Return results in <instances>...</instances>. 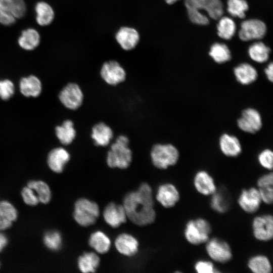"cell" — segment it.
Here are the masks:
<instances>
[{
	"label": "cell",
	"mask_w": 273,
	"mask_h": 273,
	"mask_svg": "<svg viewBox=\"0 0 273 273\" xmlns=\"http://www.w3.org/2000/svg\"><path fill=\"white\" fill-rule=\"evenodd\" d=\"M190 20L199 25L209 23L208 17L201 12L204 10L211 19L218 20L223 14V7L220 0H184Z\"/></svg>",
	"instance_id": "6da1fadb"
},
{
	"label": "cell",
	"mask_w": 273,
	"mask_h": 273,
	"mask_svg": "<svg viewBox=\"0 0 273 273\" xmlns=\"http://www.w3.org/2000/svg\"><path fill=\"white\" fill-rule=\"evenodd\" d=\"M122 205L127 217L135 224L145 226L155 221L156 212L153 207L144 203L136 191L129 192L125 196Z\"/></svg>",
	"instance_id": "7a4b0ae2"
},
{
	"label": "cell",
	"mask_w": 273,
	"mask_h": 273,
	"mask_svg": "<svg viewBox=\"0 0 273 273\" xmlns=\"http://www.w3.org/2000/svg\"><path fill=\"white\" fill-rule=\"evenodd\" d=\"M129 141L127 136L120 135L116 139L108 151L106 162L110 168L126 169L132 160V152L128 148Z\"/></svg>",
	"instance_id": "3957f363"
},
{
	"label": "cell",
	"mask_w": 273,
	"mask_h": 273,
	"mask_svg": "<svg viewBox=\"0 0 273 273\" xmlns=\"http://www.w3.org/2000/svg\"><path fill=\"white\" fill-rule=\"evenodd\" d=\"M150 156L155 167L165 169L177 163L179 154L177 148L171 144H157L152 147Z\"/></svg>",
	"instance_id": "277c9868"
},
{
	"label": "cell",
	"mask_w": 273,
	"mask_h": 273,
	"mask_svg": "<svg viewBox=\"0 0 273 273\" xmlns=\"http://www.w3.org/2000/svg\"><path fill=\"white\" fill-rule=\"evenodd\" d=\"M100 215L98 204L86 198H80L74 204L73 217L76 222L84 227L94 224Z\"/></svg>",
	"instance_id": "5b68a950"
},
{
	"label": "cell",
	"mask_w": 273,
	"mask_h": 273,
	"mask_svg": "<svg viewBox=\"0 0 273 273\" xmlns=\"http://www.w3.org/2000/svg\"><path fill=\"white\" fill-rule=\"evenodd\" d=\"M208 221L199 218L191 220L186 225L184 234L187 240L193 245H199L207 242L211 233Z\"/></svg>",
	"instance_id": "8992f818"
},
{
	"label": "cell",
	"mask_w": 273,
	"mask_h": 273,
	"mask_svg": "<svg viewBox=\"0 0 273 273\" xmlns=\"http://www.w3.org/2000/svg\"><path fill=\"white\" fill-rule=\"evenodd\" d=\"M266 26L262 21L252 19L242 22L238 35L244 41L262 39L266 32Z\"/></svg>",
	"instance_id": "52a82bcc"
},
{
	"label": "cell",
	"mask_w": 273,
	"mask_h": 273,
	"mask_svg": "<svg viewBox=\"0 0 273 273\" xmlns=\"http://www.w3.org/2000/svg\"><path fill=\"white\" fill-rule=\"evenodd\" d=\"M61 103L67 108L75 110L82 104L83 94L79 86L75 83H69L59 94Z\"/></svg>",
	"instance_id": "ba28073f"
},
{
	"label": "cell",
	"mask_w": 273,
	"mask_h": 273,
	"mask_svg": "<svg viewBox=\"0 0 273 273\" xmlns=\"http://www.w3.org/2000/svg\"><path fill=\"white\" fill-rule=\"evenodd\" d=\"M237 125L242 131L254 133L259 130L262 127L261 115L254 108H246L242 111L241 116L237 120Z\"/></svg>",
	"instance_id": "9c48e42d"
},
{
	"label": "cell",
	"mask_w": 273,
	"mask_h": 273,
	"mask_svg": "<svg viewBox=\"0 0 273 273\" xmlns=\"http://www.w3.org/2000/svg\"><path fill=\"white\" fill-rule=\"evenodd\" d=\"M100 75L108 84L116 85L126 79V72L120 64L114 60L105 62L101 69Z\"/></svg>",
	"instance_id": "30bf717a"
},
{
	"label": "cell",
	"mask_w": 273,
	"mask_h": 273,
	"mask_svg": "<svg viewBox=\"0 0 273 273\" xmlns=\"http://www.w3.org/2000/svg\"><path fill=\"white\" fill-rule=\"evenodd\" d=\"M206 250L211 259L219 263H225L232 258V251L229 245L225 241L217 238L207 241Z\"/></svg>",
	"instance_id": "8fae6325"
},
{
	"label": "cell",
	"mask_w": 273,
	"mask_h": 273,
	"mask_svg": "<svg viewBox=\"0 0 273 273\" xmlns=\"http://www.w3.org/2000/svg\"><path fill=\"white\" fill-rule=\"evenodd\" d=\"M253 233L255 238L262 241H268L273 237V218L265 214L254 218L252 222Z\"/></svg>",
	"instance_id": "7c38bea8"
},
{
	"label": "cell",
	"mask_w": 273,
	"mask_h": 273,
	"mask_svg": "<svg viewBox=\"0 0 273 273\" xmlns=\"http://www.w3.org/2000/svg\"><path fill=\"white\" fill-rule=\"evenodd\" d=\"M261 201L258 189L255 188L244 189L238 199L240 207L248 213H253L257 211Z\"/></svg>",
	"instance_id": "4fadbf2b"
},
{
	"label": "cell",
	"mask_w": 273,
	"mask_h": 273,
	"mask_svg": "<svg viewBox=\"0 0 273 273\" xmlns=\"http://www.w3.org/2000/svg\"><path fill=\"white\" fill-rule=\"evenodd\" d=\"M103 217L111 227L117 228L126 222L127 217L123 205L111 202L105 208Z\"/></svg>",
	"instance_id": "5bb4252c"
},
{
	"label": "cell",
	"mask_w": 273,
	"mask_h": 273,
	"mask_svg": "<svg viewBox=\"0 0 273 273\" xmlns=\"http://www.w3.org/2000/svg\"><path fill=\"white\" fill-rule=\"evenodd\" d=\"M70 159L69 152L62 147H57L50 151L47 157V164L54 172L60 173L63 171L65 165Z\"/></svg>",
	"instance_id": "9a60e30c"
},
{
	"label": "cell",
	"mask_w": 273,
	"mask_h": 273,
	"mask_svg": "<svg viewBox=\"0 0 273 273\" xmlns=\"http://www.w3.org/2000/svg\"><path fill=\"white\" fill-rule=\"evenodd\" d=\"M157 200L164 207H173L179 199V194L176 188L171 184L160 185L156 194Z\"/></svg>",
	"instance_id": "2e32d148"
},
{
	"label": "cell",
	"mask_w": 273,
	"mask_h": 273,
	"mask_svg": "<svg viewBox=\"0 0 273 273\" xmlns=\"http://www.w3.org/2000/svg\"><path fill=\"white\" fill-rule=\"evenodd\" d=\"M115 38L122 49L125 51H130L138 44L140 34L133 28L122 27L116 33Z\"/></svg>",
	"instance_id": "e0dca14e"
},
{
	"label": "cell",
	"mask_w": 273,
	"mask_h": 273,
	"mask_svg": "<svg viewBox=\"0 0 273 273\" xmlns=\"http://www.w3.org/2000/svg\"><path fill=\"white\" fill-rule=\"evenodd\" d=\"M139 244L136 239L130 234L122 233L115 240L116 249L120 254L126 256L135 255L139 249Z\"/></svg>",
	"instance_id": "ac0fdd59"
},
{
	"label": "cell",
	"mask_w": 273,
	"mask_h": 273,
	"mask_svg": "<svg viewBox=\"0 0 273 273\" xmlns=\"http://www.w3.org/2000/svg\"><path fill=\"white\" fill-rule=\"evenodd\" d=\"M18 216L16 208L6 200L0 201V231L9 229Z\"/></svg>",
	"instance_id": "d6986e66"
},
{
	"label": "cell",
	"mask_w": 273,
	"mask_h": 273,
	"mask_svg": "<svg viewBox=\"0 0 273 273\" xmlns=\"http://www.w3.org/2000/svg\"><path fill=\"white\" fill-rule=\"evenodd\" d=\"M21 93L26 97H38L42 91V84L40 79L36 76L30 75L22 77L19 82Z\"/></svg>",
	"instance_id": "ffe728a7"
},
{
	"label": "cell",
	"mask_w": 273,
	"mask_h": 273,
	"mask_svg": "<svg viewBox=\"0 0 273 273\" xmlns=\"http://www.w3.org/2000/svg\"><path fill=\"white\" fill-rule=\"evenodd\" d=\"M222 153L228 157H237L242 152V147L239 139L235 136L227 133L222 134L219 140Z\"/></svg>",
	"instance_id": "44dd1931"
},
{
	"label": "cell",
	"mask_w": 273,
	"mask_h": 273,
	"mask_svg": "<svg viewBox=\"0 0 273 273\" xmlns=\"http://www.w3.org/2000/svg\"><path fill=\"white\" fill-rule=\"evenodd\" d=\"M91 136L96 146L105 147L108 145L112 139L113 132L110 126L100 122L92 127Z\"/></svg>",
	"instance_id": "7402d4cb"
},
{
	"label": "cell",
	"mask_w": 273,
	"mask_h": 273,
	"mask_svg": "<svg viewBox=\"0 0 273 273\" xmlns=\"http://www.w3.org/2000/svg\"><path fill=\"white\" fill-rule=\"evenodd\" d=\"M194 184L197 191L202 195H212L216 191L213 178L205 171H200L196 174Z\"/></svg>",
	"instance_id": "603a6c76"
},
{
	"label": "cell",
	"mask_w": 273,
	"mask_h": 273,
	"mask_svg": "<svg viewBox=\"0 0 273 273\" xmlns=\"http://www.w3.org/2000/svg\"><path fill=\"white\" fill-rule=\"evenodd\" d=\"M234 73L237 80L243 85H248L253 82L258 76L255 68L247 63H242L236 66L234 69Z\"/></svg>",
	"instance_id": "cb8c5ba5"
},
{
	"label": "cell",
	"mask_w": 273,
	"mask_h": 273,
	"mask_svg": "<svg viewBox=\"0 0 273 273\" xmlns=\"http://www.w3.org/2000/svg\"><path fill=\"white\" fill-rule=\"evenodd\" d=\"M40 36L38 32L33 28L23 30L18 39L19 46L26 51H32L40 43Z\"/></svg>",
	"instance_id": "d4e9b609"
},
{
	"label": "cell",
	"mask_w": 273,
	"mask_h": 273,
	"mask_svg": "<svg viewBox=\"0 0 273 273\" xmlns=\"http://www.w3.org/2000/svg\"><path fill=\"white\" fill-rule=\"evenodd\" d=\"M56 136L64 145H68L72 143L76 136V130L72 120H64L61 125L55 127Z\"/></svg>",
	"instance_id": "484cf974"
},
{
	"label": "cell",
	"mask_w": 273,
	"mask_h": 273,
	"mask_svg": "<svg viewBox=\"0 0 273 273\" xmlns=\"http://www.w3.org/2000/svg\"><path fill=\"white\" fill-rule=\"evenodd\" d=\"M100 262L99 256L95 253L87 252L80 255L77 260V266L83 273L95 272Z\"/></svg>",
	"instance_id": "4316f807"
},
{
	"label": "cell",
	"mask_w": 273,
	"mask_h": 273,
	"mask_svg": "<svg viewBox=\"0 0 273 273\" xmlns=\"http://www.w3.org/2000/svg\"><path fill=\"white\" fill-rule=\"evenodd\" d=\"M36 21L41 26L50 25L55 17L53 8L48 3L41 1L37 2L35 6Z\"/></svg>",
	"instance_id": "83f0119b"
},
{
	"label": "cell",
	"mask_w": 273,
	"mask_h": 273,
	"mask_svg": "<svg viewBox=\"0 0 273 273\" xmlns=\"http://www.w3.org/2000/svg\"><path fill=\"white\" fill-rule=\"evenodd\" d=\"M89 245L98 253L105 254L111 247V241L104 232L98 231L93 233L88 239Z\"/></svg>",
	"instance_id": "f1b7e54d"
},
{
	"label": "cell",
	"mask_w": 273,
	"mask_h": 273,
	"mask_svg": "<svg viewBox=\"0 0 273 273\" xmlns=\"http://www.w3.org/2000/svg\"><path fill=\"white\" fill-rule=\"evenodd\" d=\"M27 186L32 189L36 194L39 202L48 204L52 198V192L47 183L41 180H30Z\"/></svg>",
	"instance_id": "f546056e"
},
{
	"label": "cell",
	"mask_w": 273,
	"mask_h": 273,
	"mask_svg": "<svg viewBox=\"0 0 273 273\" xmlns=\"http://www.w3.org/2000/svg\"><path fill=\"white\" fill-rule=\"evenodd\" d=\"M270 51L268 47L259 41L252 44L249 47L248 54L254 61L262 63L268 60Z\"/></svg>",
	"instance_id": "4dcf8cb0"
},
{
	"label": "cell",
	"mask_w": 273,
	"mask_h": 273,
	"mask_svg": "<svg viewBox=\"0 0 273 273\" xmlns=\"http://www.w3.org/2000/svg\"><path fill=\"white\" fill-rule=\"evenodd\" d=\"M217 30L219 37L225 40L231 39L236 33V24L231 18L222 16L219 19Z\"/></svg>",
	"instance_id": "1f68e13d"
},
{
	"label": "cell",
	"mask_w": 273,
	"mask_h": 273,
	"mask_svg": "<svg viewBox=\"0 0 273 273\" xmlns=\"http://www.w3.org/2000/svg\"><path fill=\"white\" fill-rule=\"evenodd\" d=\"M248 266L249 269L255 273H270L272 270L269 260L262 255H257L251 257L248 261Z\"/></svg>",
	"instance_id": "d6a6232c"
},
{
	"label": "cell",
	"mask_w": 273,
	"mask_h": 273,
	"mask_svg": "<svg viewBox=\"0 0 273 273\" xmlns=\"http://www.w3.org/2000/svg\"><path fill=\"white\" fill-rule=\"evenodd\" d=\"M209 55L216 63L218 64L225 63L231 59L230 50L224 43L213 44L210 47Z\"/></svg>",
	"instance_id": "836d02e7"
},
{
	"label": "cell",
	"mask_w": 273,
	"mask_h": 273,
	"mask_svg": "<svg viewBox=\"0 0 273 273\" xmlns=\"http://www.w3.org/2000/svg\"><path fill=\"white\" fill-rule=\"evenodd\" d=\"M0 3L16 18L24 17L26 5L23 0H0Z\"/></svg>",
	"instance_id": "e575fe53"
},
{
	"label": "cell",
	"mask_w": 273,
	"mask_h": 273,
	"mask_svg": "<svg viewBox=\"0 0 273 273\" xmlns=\"http://www.w3.org/2000/svg\"><path fill=\"white\" fill-rule=\"evenodd\" d=\"M249 6L245 0H228L227 11L233 17L243 19L246 16V12Z\"/></svg>",
	"instance_id": "d590c367"
},
{
	"label": "cell",
	"mask_w": 273,
	"mask_h": 273,
	"mask_svg": "<svg viewBox=\"0 0 273 273\" xmlns=\"http://www.w3.org/2000/svg\"><path fill=\"white\" fill-rule=\"evenodd\" d=\"M43 242L48 249L57 251L62 246V237L59 232L55 230L50 231L44 234Z\"/></svg>",
	"instance_id": "8d00e7d4"
},
{
	"label": "cell",
	"mask_w": 273,
	"mask_h": 273,
	"mask_svg": "<svg viewBox=\"0 0 273 273\" xmlns=\"http://www.w3.org/2000/svg\"><path fill=\"white\" fill-rule=\"evenodd\" d=\"M136 192L139 198L143 202L148 206L153 207L154 200L152 190L149 184L143 183Z\"/></svg>",
	"instance_id": "74e56055"
},
{
	"label": "cell",
	"mask_w": 273,
	"mask_h": 273,
	"mask_svg": "<svg viewBox=\"0 0 273 273\" xmlns=\"http://www.w3.org/2000/svg\"><path fill=\"white\" fill-rule=\"evenodd\" d=\"M15 93L13 82L8 79L0 80V98L7 101L11 98Z\"/></svg>",
	"instance_id": "f35d334b"
},
{
	"label": "cell",
	"mask_w": 273,
	"mask_h": 273,
	"mask_svg": "<svg viewBox=\"0 0 273 273\" xmlns=\"http://www.w3.org/2000/svg\"><path fill=\"white\" fill-rule=\"evenodd\" d=\"M21 195L24 202L29 206H34L39 203L35 191L27 186L22 188Z\"/></svg>",
	"instance_id": "ab89813d"
},
{
	"label": "cell",
	"mask_w": 273,
	"mask_h": 273,
	"mask_svg": "<svg viewBox=\"0 0 273 273\" xmlns=\"http://www.w3.org/2000/svg\"><path fill=\"white\" fill-rule=\"evenodd\" d=\"M212 195L211 201L212 208L219 213L225 212L228 209V203L224 197L221 194L215 192Z\"/></svg>",
	"instance_id": "60d3db41"
},
{
	"label": "cell",
	"mask_w": 273,
	"mask_h": 273,
	"mask_svg": "<svg viewBox=\"0 0 273 273\" xmlns=\"http://www.w3.org/2000/svg\"><path fill=\"white\" fill-rule=\"evenodd\" d=\"M258 160L263 167L268 170L272 169L273 160V153L272 151L269 149L263 150L258 155Z\"/></svg>",
	"instance_id": "b9f144b4"
},
{
	"label": "cell",
	"mask_w": 273,
	"mask_h": 273,
	"mask_svg": "<svg viewBox=\"0 0 273 273\" xmlns=\"http://www.w3.org/2000/svg\"><path fill=\"white\" fill-rule=\"evenodd\" d=\"M16 18L0 3V23L6 26L14 24Z\"/></svg>",
	"instance_id": "7bdbcfd3"
},
{
	"label": "cell",
	"mask_w": 273,
	"mask_h": 273,
	"mask_svg": "<svg viewBox=\"0 0 273 273\" xmlns=\"http://www.w3.org/2000/svg\"><path fill=\"white\" fill-rule=\"evenodd\" d=\"M195 269L199 273H212L217 272L212 262L205 260L197 261Z\"/></svg>",
	"instance_id": "ee69618b"
},
{
	"label": "cell",
	"mask_w": 273,
	"mask_h": 273,
	"mask_svg": "<svg viewBox=\"0 0 273 273\" xmlns=\"http://www.w3.org/2000/svg\"><path fill=\"white\" fill-rule=\"evenodd\" d=\"M258 191L262 201L267 204H272L273 200L272 187L260 188Z\"/></svg>",
	"instance_id": "f6af8a7d"
},
{
	"label": "cell",
	"mask_w": 273,
	"mask_h": 273,
	"mask_svg": "<svg viewBox=\"0 0 273 273\" xmlns=\"http://www.w3.org/2000/svg\"><path fill=\"white\" fill-rule=\"evenodd\" d=\"M257 185L260 188L272 187L273 175L272 172L264 174L257 180Z\"/></svg>",
	"instance_id": "bcb514c9"
},
{
	"label": "cell",
	"mask_w": 273,
	"mask_h": 273,
	"mask_svg": "<svg viewBox=\"0 0 273 273\" xmlns=\"http://www.w3.org/2000/svg\"><path fill=\"white\" fill-rule=\"evenodd\" d=\"M265 74L269 81L272 82L273 80V64L270 62L264 70Z\"/></svg>",
	"instance_id": "7dc6e473"
},
{
	"label": "cell",
	"mask_w": 273,
	"mask_h": 273,
	"mask_svg": "<svg viewBox=\"0 0 273 273\" xmlns=\"http://www.w3.org/2000/svg\"><path fill=\"white\" fill-rule=\"evenodd\" d=\"M8 240L7 236L0 232V252H2L8 244Z\"/></svg>",
	"instance_id": "c3c4849f"
},
{
	"label": "cell",
	"mask_w": 273,
	"mask_h": 273,
	"mask_svg": "<svg viewBox=\"0 0 273 273\" xmlns=\"http://www.w3.org/2000/svg\"><path fill=\"white\" fill-rule=\"evenodd\" d=\"M179 0H165L166 3L169 5H172Z\"/></svg>",
	"instance_id": "681fc988"
},
{
	"label": "cell",
	"mask_w": 273,
	"mask_h": 273,
	"mask_svg": "<svg viewBox=\"0 0 273 273\" xmlns=\"http://www.w3.org/2000/svg\"><path fill=\"white\" fill-rule=\"evenodd\" d=\"M0 267H1V262H0Z\"/></svg>",
	"instance_id": "f907efd6"
}]
</instances>
